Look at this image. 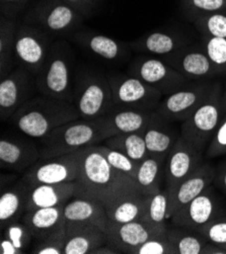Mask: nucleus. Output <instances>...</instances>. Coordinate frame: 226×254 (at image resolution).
<instances>
[{
    "label": "nucleus",
    "mask_w": 226,
    "mask_h": 254,
    "mask_svg": "<svg viewBox=\"0 0 226 254\" xmlns=\"http://www.w3.org/2000/svg\"><path fill=\"white\" fill-rule=\"evenodd\" d=\"M108 79L113 92L115 108L153 112L157 109L163 94L131 74H109Z\"/></svg>",
    "instance_id": "nucleus-6"
},
{
    "label": "nucleus",
    "mask_w": 226,
    "mask_h": 254,
    "mask_svg": "<svg viewBox=\"0 0 226 254\" xmlns=\"http://www.w3.org/2000/svg\"><path fill=\"white\" fill-rule=\"evenodd\" d=\"M28 183L20 179L12 188L2 190L0 196V224L1 230L15 221H19L26 213Z\"/></svg>",
    "instance_id": "nucleus-26"
},
{
    "label": "nucleus",
    "mask_w": 226,
    "mask_h": 254,
    "mask_svg": "<svg viewBox=\"0 0 226 254\" xmlns=\"http://www.w3.org/2000/svg\"><path fill=\"white\" fill-rule=\"evenodd\" d=\"M226 154V111L217 127V130L205 152L207 158H216Z\"/></svg>",
    "instance_id": "nucleus-43"
},
{
    "label": "nucleus",
    "mask_w": 226,
    "mask_h": 254,
    "mask_svg": "<svg viewBox=\"0 0 226 254\" xmlns=\"http://www.w3.org/2000/svg\"><path fill=\"white\" fill-rule=\"evenodd\" d=\"M64 206L40 208L23 214L21 221L28 226L36 242L47 237L65 219Z\"/></svg>",
    "instance_id": "nucleus-25"
},
{
    "label": "nucleus",
    "mask_w": 226,
    "mask_h": 254,
    "mask_svg": "<svg viewBox=\"0 0 226 254\" xmlns=\"http://www.w3.org/2000/svg\"><path fill=\"white\" fill-rule=\"evenodd\" d=\"M215 174L216 168L209 162L203 161L177 188L168 190L170 197L168 219L209 188L213 184Z\"/></svg>",
    "instance_id": "nucleus-17"
},
{
    "label": "nucleus",
    "mask_w": 226,
    "mask_h": 254,
    "mask_svg": "<svg viewBox=\"0 0 226 254\" xmlns=\"http://www.w3.org/2000/svg\"><path fill=\"white\" fill-rule=\"evenodd\" d=\"M37 91L36 77L27 69L18 67L11 71L0 82V117L8 121L13 114Z\"/></svg>",
    "instance_id": "nucleus-12"
},
{
    "label": "nucleus",
    "mask_w": 226,
    "mask_h": 254,
    "mask_svg": "<svg viewBox=\"0 0 226 254\" xmlns=\"http://www.w3.org/2000/svg\"><path fill=\"white\" fill-rule=\"evenodd\" d=\"M17 27L12 20L2 19L0 27V66L1 78L10 73L11 64L14 62V40Z\"/></svg>",
    "instance_id": "nucleus-34"
},
{
    "label": "nucleus",
    "mask_w": 226,
    "mask_h": 254,
    "mask_svg": "<svg viewBox=\"0 0 226 254\" xmlns=\"http://www.w3.org/2000/svg\"><path fill=\"white\" fill-rule=\"evenodd\" d=\"M216 83L211 80L191 81L180 90L164 96L155 111L170 122L183 123L209 98Z\"/></svg>",
    "instance_id": "nucleus-8"
},
{
    "label": "nucleus",
    "mask_w": 226,
    "mask_h": 254,
    "mask_svg": "<svg viewBox=\"0 0 226 254\" xmlns=\"http://www.w3.org/2000/svg\"><path fill=\"white\" fill-rule=\"evenodd\" d=\"M151 195L139 194L125 198L106 209L109 221L117 224L143 220Z\"/></svg>",
    "instance_id": "nucleus-29"
},
{
    "label": "nucleus",
    "mask_w": 226,
    "mask_h": 254,
    "mask_svg": "<svg viewBox=\"0 0 226 254\" xmlns=\"http://www.w3.org/2000/svg\"><path fill=\"white\" fill-rule=\"evenodd\" d=\"M96 147L100 152H102V154L106 157L108 162L114 168L126 173L135 181L140 163L134 161L129 156L122 153V152L106 146L105 144L104 145L96 144Z\"/></svg>",
    "instance_id": "nucleus-38"
},
{
    "label": "nucleus",
    "mask_w": 226,
    "mask_h": 254,
    "mask_svg": "<svg viewBox=\"0 0 226 254\" xmlns=\"http://www.w3.org/2000/svg\"><path fill=\"white\" fill-rule=\"evenodd\" d=\"M187 44L188 42L179 35L154 32L134 41L130 47L139 52L164 57L186 47Z\"/></svg>",
    "instance_id": "nucleus-27"
},
{
    "label": "nucleus",
    "mask_w": 226,
    "mask_h": 254,
    "mask_svg": "<svg viewBox=\"0 0 226 254\" xmlns=\"http://www.w3.org/2000/svg\"><path fill=\"white\" fill-rule=\"evenodd\" d=\"M166 235L177 250V254H201V250L208 242L200 232L172 224L168 226Z\"/></svg>",
    "instance_id": "nucleus-31"
},
{
    "label": "nucleus",
    "mask_w": 226,
    "mask_h": 254,
    "mask_svg": "<svg viewBox=\"0 0 226 254\" xmlns=\"http://www.w3.org/2000/svg\"><path fill=\"white\" fill-rule=\"evenodd\" d=\"M213 185L214 188L226 194V159L216 168Z\"/></svg>",
    "instance_id": "nucleus-44"
},
{
    "label": "nucleus",
    "mask_w": 226,
    "mask_h": 254,
    "mask_svg": "<svg viewBox=\"0 0 226 254\" xmlns=\"http://www.w3.org/2000/svg\"><path fill=\"white\" fill-rule=\"evenodd\" d=\"M169 200V191L166 188L150 196L143 221L158 229L167 230Z\"/></svg>",
    "instance_id": "nucleus-33"
},
{
    "label": "nucleus",
    "mask_w": 226,
    "mask_h": 254,
    "mask_svg": "<svg viewBox=\"0 0 226 254\" xmlns=\"http://www.w3.org/2000/svg\"><path fill=\"white\" fill-rule=\"evenodd\" d=\"M64 218L67 222H84L93 224L104 231L109 218L102 202L84 195H75L64 206Z\"/></svg>",
    "instance_id": "nucleus-24"
},
{
    "label": "nucleus",
    "mask_w": 226,
    "mask_h": 254,
    "mask_svg": "<svg viewBox=\"0 0 226 254\" xmlns=\"http://www.w3.org/2000/svg\"><path fill=\"white\" fill-rule=\"evenodd\" d=\"M33 235L22 221L8 224L2 230L0 240V254L26 253L33 241Z\"/></svg>",
    "instance_id": "nucleus-30"
},
{
    "label": "nucleus",
    "mask_w": 226,
    "mask_h": 254,
    "mask_svg": "<svg viewBox=\"0 0 226 254\" xmlns=\"http://www.w3.org/2000/svg\"><path fill=\"white\" fill-rule=\"evenodd\" d=\"M73 105L83 120H96L113 108V92L107 76L87 74L74 90Z\"/></svg>",
    "instance_id": "nucleus-7"
},
{
    "label": "nucleus",
    "mask_w": 226,
    "mask_h": 254,
    "mask_svg": "<svg viewBox=\"0 0 226 254\" xmlns=\"http://www.w3.org/2000/svg\"><path fill=\"white\" fill-rule=\"evenodd\" d=\"M108 244L119 253L134 254L136 249L147 240L165 235L167 230L155 228L143 220L124 224L109 222L106 230Z\"/></svg>",
    "instance_id": "nucleus-15"
},
{
    "label": "nucleus",
    "mask_w": 226,
    "mask_h": 254,
    "mask_svg": "<svg viewBox=\"0 0 226 254\" xmlns=\"http://www.w3.org/2000/svg\"><path fill=\"white\" fill-rule=\"evenodd\" d=\"M180 136L181 130H177L174 123L154 111L144 132L149 155L166 158Z\"/></svg>",
    "instance_id": "nucleus-22"
},
{
    "label": "nucleus",
    "mask_w": 226,
    "mask_h": 254,
    "mask_svg": "<svg viewBox=\"0 0 226 254\" xmlns=\"http://www.w3.org/2000/svg\"><path fill=\"white\" fill-rule=\"evenodd\" d=\"M81 149L50 159H40L24 171L21 179L30 185H56L78 180Z\"/></svg>",
    "instance_id": "nucleus-9"
},
{
    "label": "nucleus",
    "mask_w": 226,
    "mask_h": 254,
    "mask_svg": "<svg viewBox=\"0 0 226 254\" xmlns=\"http://www.w3.org/2000/svg\"><path fill=\"white\" fill-rule=\"evenodd\" d=\"M222 216L225 215L220 199L211 185L202 193L181 208L169 220L172 225L197 231Z\"/></svg>",
    "instance_id": "nucleus-13"
},
{
    "label": "nucleus",
    "mask_w": 226,
    "mask_h": 254,
    "mask_svg": "<svg viewBox=\"0 0 226 254\" xmlns=\"http://www.w3.org/2000/svg\"><path fill=\"white\" fill-rule=\"evenodd\" d=\"M40 159V148L33 142L17 137H1V140H0V166L2 169L16 172L27 171Z\"/></svg>",
    "instance_id": "nucleus-18"
},
{
    "label": "nucleus",
    "mask_w": 226,
    "mask_h": 254,
    "mask_svg": "<svg viewBox=\"0 0 226 254\" xmlns=\"http://www.w3.org/2000/svg\"><path fill=\"white\" fill-rule=\"evenodd\" d=\"M153 112L114 107L98 119L112 136L122 133H144Z\"/></svg>",
    "instance_id": "nucleus-23"
},
{
    "label": "nucleus",
    "mask_w": 226,
    "mask_h": 254,
    "mask_svg": "<svg viewBox=\"0 0 226 254\" xmlns=\"http://www.w3.org/2000/svg\"><path fill=\"white\" fill-rule=\"evenodd\" d=\"M166 158L151 156L146 157L140 164L135 182L141 193L153 195L160 191V183L164 177V164Z\"/></svg>",
    "instance_id": "nucleus-28"
},
{
    "label": "nucleus",
    "mask_w": 226,
    "mask_h": 254,
    "mask_svg": "<svg viewBox=\"0 0 226 254\" xmlns=\"http://www.w3.org/2000/svg\"><path fill=\"white\" fill-rule=\"evenodd\" d=\"M206 239L226 250V216H222L197 230Z\"/></svg>",
    "instance_id": "nucleus-41"
},
{
    "label": "nucleus",
    "mask_w": 226,
    "mask_h": 254,
    "mask_svg": "<svg viewBox=\"0 0 226 254\" xmlns=\"http://www.w3.org/2000/svg\"><path fill=\"white\" fill-rule=\"evenodd\" d=\"M129 72L158 89L163 96L180 90L191 82L160 57L138 58L131 65Z\"/></svg>",
    "instance_id": "nucleus-10"
},
{
    "label": "nucleus",
    "mask_w": 226,
    "mask_h": 254,
    "mask_svg": "<svg viewBox=\"0 0 226 254\" xmlns=\"http://www.w3.org/2000/svg\"><path fill=\"white\" fill-rule=\"evenodd\" d=\"M28 185L26 212L65 205L79 191L77 182L56 185Z\"/></svg>",
    "instance_id": "nucleus-21"
},
{
    "label": "nucleus",
    "mask_w": 226,
    "mask_h": 254,
    "mask_svg": "<svg viewBox=\"0 0 226 254\" xmlns=\"http://www.w3.org/2000/svg\"><path fill=\"white\" fill-rule=\"evenodd\" d=\"M32 19L50 33H65L79 21V15L68 3L61 0L43 3L32 13Z\"/></svg>",
    "instance_id": "nucleus-19"
},
{
    "label": "nucleus",
    "mask_w": 226,
    "mask_h": 254,
    "mask_svg": "<svg viewBox=\"0 0 226 254\" xmlns=\"http://www.w3.org/2000/svg\"><path fill=\"white\" fill-rule=\"evenodd\" d=\"M166 234L147 240L136 249L134 254H177Z\"/></svg>",
    "instance_id": "nucleus-42"
},
{
    "label": "nucleus",
    "mask_w": 226,
    "mask_h": 254,
    "mask_svg": "<svg viewBox=\"0 0 226 254\" xmlns=\"http://www.w3.org/2000/svg\"><path fill=\"white\" fill-rule=\"evenodd\" d=\"M67 238V225L64 219L54 231L41 241H37L31 250L34 254H63Z\"/></svg>",
    "instance_id": "nucleus-37"
},
{
    "label": "nucleus",
    "mask_w": 226,
    "mask_h": 254,
    "mask_svg": "<svg viewBox=\"0 0 226 254\" xmlns=\"http://www.w3.org/2000/svg\"><path fill=\"white\" fill-rule=\"evenodd\" d=\"M112 134L96 120L78 119L66 123L40 141L41 159L46 160L73 153L84 147L98 144Z\"/></svg>",
    "instance_id": "nucleus-3"
},
{
    "label": "nucleus",
    "mask_w": 226,
    "mask_h": 254,
    "mask_svg": "<svg viewBox=\"0 0 226 254\" xmlns=\"http://www.w3.org/2000/svg\"><path fill=\"white\" fill-rule=\"evenodd\" d=\"M183 6L194 21L198 16L226 9V0H183Z\"/></svg>",
    "instance_id": "nucleus-40"
},
{
    "label": "nucleus",
    "mask_w": 226,
    "mask_h": 254,
    "mask_svg": "<svg viewBox=\"0 0 226 254\" xmlns=\"http://www.w3.org/2000/svg\"><path fill=\"white\" fill-rule=\"evenodd\" d=\"M201 47L220 74L226 75V38L202 36Z\"/></svg>",
    "instance_id": "nucleus-39"
},
{
    "label": "nucleus",
    "mask_w": 226,
    "mask_h": 254,
    "mask_svg": "<svg viewBox=\"0 0 226 254\" xmlns=\"http://www.w3.org/2000/svg\"><path fill=\"white\" fill-rule=\"evenodd\" d=\"M105 145L122 152L138 163L149 156L144 133L117 134L106 139Z\"/></svg>",
    "instance_id": "nucleus-32"
},
{
    "label": "nucleus",
    "mask_w": 226,
    "mask_h": 254,
    "mask_svg": "<svg viewBox=\"0 0 226 254\" xmlns=\"http://www.w3.org/2000/svg\"><path fill=\"white\" fill-rule=\"evenodd\" d=\"M222 103H223V108L224 111H226V86L223 88V94H222Z\"/></svg>",
    "instance_id": "nucleus-47"
},
{
    "label": "nucleus",
    "mask_w": 226,
    "mask_h": 254,
    "mask_svg": "<svg viewBox=\"0 0 226 254\" xmlns=\"http://www.w3.org/2000/svg\"><path fill=\"white\" fill-rule=\"evenodd\" d=\"M204 153L197 150L180 136L166 157L164 164L165 188L169 190L177 188L202 163Z\"/></svg>",
    "instance_id": "nucleus-16"
},
{
    "label": "nucleus",
    "mask_w": 226,
    "mask_h": 254,
    "mask_svg": "<svg viewBox=\"0 0 226 254\" xmlns=\"http://www.w3.org/2000/svg\"><path fill=\"white\" fill-rule=\"evenodd\" d=\"M194 25L202 36L226 38V9L198 16Z\"/></svg>",
    "instance_id": "nucleus-36"
},
{
    "label": "nucleus",
    "mask_w": 226,
    "mask_h": 254,
    "mask_svg": "<svg viewBox=\"0 0 226 254\" xmlns=\"http://www.w3.org/2000/svg\"><path fill=\"white\" fill-rule=\"evenodd\" d=\"M79 41L90 52L106 60L118 59L122 54L120 44L103 35H83Z\"/></svg>",
    "instance_id": "nucleus-35"
},
{
    "label": "nucleus",
    "mask_w": 226,
    "mask_h": 254,
    "mask_svg": "<svg viewBox=\"0 0 226 254\" xmlns=\"http://www.w3.org/2000/svg\"><path fill=\"white\" fill-rule=\"evenodd\" d=\"M160 58L183 74L189 81L211 80L221 76L219 70L201 46H186L167 56Z\"/></svg>",
    "instance_id": "nucleus-14"
},
{
    "label": "nucleus",
    "mask_w": 226,
    "mask_h": 254,
    "mask_svg": "<svg viewBox=\"0 0 226 254\" xmlns=\"http://www.w3.org/2000/svg\"><path fill=\"white\" fill-rule=\"evenodd\" d=\"M76 182L79 185L77 195L96 199L105 209L125 198L143 194L132 177L108 162L96 144L81 149Z\"/></svg>",
    "instance_id": "nucleus-1"
},
{
    "label": "nucleus",
    "mask_w": 226,
    "mask_h": 254,
    "mask_svg": "<svg viewBox=\"0 0 226 254\" xmlns=\"http://www.w3.org/2000/svg\"><path fill=\"white\" fill-rule=\"evenodd\" d=\"M201 254H226V250L208 241L201 250Z\"/></svg>",
    "instance_id": "nucleus-45"
},
{
    "label": "nucleus",
    "mask_w": 226,
    "mask_h": 254,
    "mask_svg": "<svg viewBox=\"0 0 226 254\" xmlns=\"http://www.w3.org/2000/svg\"><path fill=\"white\" fill-rule=\"evenodd\" d=\"M223 86L220 82L205 103L181 124V137L205 154L223 117Z\"/></svg>",
    "instance_id": "nucleus-5"
},
{
    "label": "nucleus",
    "mask_w": 226,
    "mask_h": 254,
    "mask_svg": "<svg viewBox=\"0 0 226 254\" xmlns=\"http://www.w3.org/2000/svg\"><path fill=\"white\" fill-rule=\"evenodd\" d=\"M72 75L73 56L71 50L64 41H58L50 48L45 64L36 76L37 91L41 95L73 104Z\"/></svg>",
    "instance_id": "nucleus-4"
},
{
    "label": "nucleus",
    "mask_w": 226,
    "mask_h": 254,
    "mask_svg": "<svg viewBox=\"0 0 226 254\" xmlns=\"http://www.w3.org/2000/svg\"><path fill=\"white\" fill-rule=\"evenodd\" d=\"M66 225L67 238L63 254H89L108 244L106 232L93 224L66 221Z\"/></svg>",
    "instance_id": "nucleus-20"
},
{
    "label": "nucleus",
    "mask_w": 226,
    "mask_h": 254,
    "mask_svg": "<svg viewBox=\"0 0 226 254\" xmlns=\"http://www.w3.org/2000/svg\"><path fill=\"white\" fill-rule=\"evenodd\" d=\"M50 43L43 30L19 25L14 40V58L20 67L27 69L35 77L43 68L50 51Z\"/></svg>",
    "instance_id": "nucleus-11"
},
{
    "label": "nucleus",
    "mask_w": 226,
    "mask_h": 254,
    "mask_svg": "<svg viewBox=\"0 0 226 254\" xmlns=\"http://www.w3.org/2000/svg\"><path fill=\"white\" fill-rule=\"evenodd\" d=\"M3 1H17V0H3Z\"/></svg>",
    "instance_id": "nucleus-48"
},
{
    "label": "nucleus",
    "mask_w": 226,
    "mask_h": 254,
    "mask_svg": "<svg viewBox=\"0 0 226 254\" xmlns=\"http://www.w3.org/2000/svg\"><path fill=\"white\" fill-rule=\"evenodd\" d=\"M63 1L66 2V3H68V4H69L70 6H72L73 8L79 7L81 4L87 2L86 0H63ZM88 1H89V0H88Z\"/></svg>",
    "instance_id": "nucleus-46"
},
{
    "label": "nucleus",
    "mask_w": 226,
    "mask_h": 254,
    "mask_svg": "<svg viewBox=\"0 0 226 254\" xmlns=\"http://www.w3.org/2000/svg\"><path fill=\"white\" fill-rule=\"evenodd\" d=\"M81 119L70 101L39 95L31 98L8 120L18 132L33 139H43L58 127Z\"/></svg>",
    "instance_id": "nucleus-2"
}]
</instances>
